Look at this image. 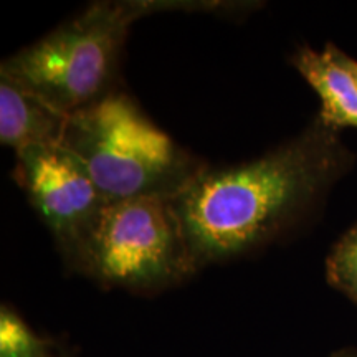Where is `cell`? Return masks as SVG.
<instances>
[{
  "label": "cell",
  "mask_w": 357,
  "mask_h": 357,
  "mask_svg": "<svg viewBox=\"0 0 357 357\" xmlns=\"http://www.w3.org/2000/svg\"><path fill=\"white\" fill-rule=\"evenodd\" d=\"M336 129L316 118L261 158L205 167L172 199L195 271L257 250L293 229L352 167Z\"/></svg>",
  "instance_id": "cell-1"
},
{
  "label": "cell",
  "mask_w": 357,
  "mask_h": 357,
  "mask_svg": "<svg viewBox=\"0 0 357 357\" xmlns=\"http://www.w3.org/2000/svg\"><path fill=\"white\" fill-rule=\"evenodd\" d=\"M61 146L79 160L106 202L176 199L207 167L121 91L71 114Z\"/></svg>",
  "instance_id": "cell-2"
},
{
  "label": "cell",
  "mask_w": 357,
  "mask_h": 357,
  "mask_svg": "<svg viewBox=\"0 0 357 357\" xmlns=\"http://www.w3.org/2000/svg\"><path fill=\"white\" fill-rule=\"evenodd\" d=\"M166 2H96L37 42L6 58L0 75L65 116L116 91L119 58L134 20Z\"/></svg>",
  "instance_id": "cell-3"
},
{
  "label": "cell",
  "mask_w": 357,
  "mask_h": 357,
  "mask_svg": "<svg viewBox=\"0 0 357 357\" xmlns=\"http://www.w3.org/2000/svg\"><path fill=\"white\" fill-rule=\"evenodd\" d=\"M73 271L131 291H158L195 273L172 199L108 202L89 231Z\"/></svg>",
  "instance_id": "cell-4"
},
{
  "label": "cell",
  "mask_w": 357,
  "mask_h": 357,
  "mask_svg": "<svg viewBox=\"0 0 357 357\" xmlns=\"http://www.w3.org/2000/svg\"><path fill=\"white\" fill-rule=\"evenodd\" d=\"M15 178L73 268L106 200L79 160L63 146L17 153Z\"/></svg>",
  "instance_id": "cell-5"
},
{
  "label": "cell",
  "mask_w": 357,
  "mask_h": 357,
  "mask_svg": "<svg viewBox=\"0 0 357 357\" xmlns=\"http://www.w3.org/2000/svg\"><path fill=\"white\" fill-rule=\"evenodd\" d=\"M70 116L0 75V142L15 153L33 146H61Z\"/></svg>",
  "instance_id": "cell-6"
},
{
  "label": "cell",
  "mask_w": 357,
  "mask_h": 357,
  "mask_svg": "<svg viewBox=\"0 0 357 357\" xmlns=\"http://www.w3.org/2000/svg\"><path fill=\"white\" fill-rule=\"evenodd\" d=\"M291 63L319 96L321 121L336 131L357 129V84L334 56L331 43L326 45L323 52L307 47L298 48Z\"/></svg>",
  "instance_id": "cell-7"
},
{
  "label": "cell",
  "mask_w": 357,
  "mask_h": 357,
  "mask_svg": "<svg viewBox=\"0 0 357 357\" xmlns=\"http://www.w3.org/2000/svg\"><path fill=\"white\" fill-rule=\"evenodd\" d=\"M0 357H56L50 342L33 329L12 307L0 310Z\"/></svg>",
  "instance_id": "cell-8"
},
{
  "label": "cell",
  "mask_w": 357,
  "mask_h": 357,
  "mask_svg": "<svg viewBox=\"0 0 357 357\" xmlns=\"http://www.w3.org/2000/svg\"><path fill=\"white\" fill-rule=\"evenodd\" d=\"M326 280L357 305V223L329 252L326 258Z\"/></svg>",
  "instance_id": "cell-9"
},
{
  "label": "cell",
  "mask_w": 357,
  "mask_h": 357,
  "mask_svg": "<svg viewBox=\"0 0 357 357\" xmlns=\"http://www.w3.org/2000/svg\"><path fill=\"white\" fill-rule=\"evenodd\" d=\"M331 48H333L334 56H336L337 60H339V63H341L347 71H349V73L352 75V78H354L356 84H357V60H354V58H351L349 55H346V53L342 52V50H339L336 45L331 43Z\"/></svg>",
  "instance_id": "cell-10"
},
{
  "label": "cell",
  "mask_w": 357,
  "mask_h": 357,
  "mask_svg": "<svg viewBox=\"0 0 357 357\" xmlns=\"http://www.w3.org/2000/svg\"><path fill=\"white\" fill-rule=\"evenodd\" d=\"M331 357H357V349H342L334 352Z\"/></svg>",
  "instance_id": "cell-11"
}]
</instances>
